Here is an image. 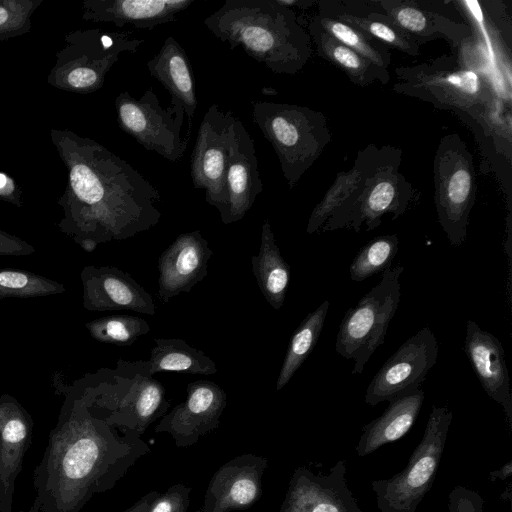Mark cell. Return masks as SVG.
Listing matches in <instances>:
<instances>
[{"instance_id":"6da1fadb","label":"cell","mask_w":512,"mask_h":512,"mask_svg":"<svg viewBox=\"0 0 512 512\" xmlns=\"http://www.w3.org/2000/svg\"><path fill=\"white\" fill-rule=\"evenodd\" d=\"M50 138L68 173L58 227L86 252L158 224L160 194L128 162L69 129L53 128Z\"/></svg>"},{"instance_id":"7a4b0ae2","label":"cell","mask_w":512,"mask_h":512,"mask_svg":"<svg viewBox=\"0 0 512 512\" xmlns=\"http://www.w3.org/2000/svg\"><path fill=\"white\" fill-rule=\"evenodd\" d=\"M140 436L108 424L85 389L68 396L33 473L41 512H80L93 496L111 490L150 452Z\"/></svg>"},{"instance_id":"3957f363","label":"cell","mask_w":512,"mask_h":512,"mask_svg":"<svg viewBox=\"0 0 512 512\" xmlns=\"http://www.w3.org/2000/svg\"><path fill=\"white\" fill-rule=\"evenodd\" d=\"M204 26L231 49L241 47L277 74H296L312 54L309 33L276 0H226Z\"/></svg>"},{"instance_id":"277c9868","label":"cell","mask_w":512,"mask_h":512,"mask_svg":"<svg viewBox=\"0 0 512 512\" xmlns=\"http://www.w3.org/2000/svg\"><path fill=\"white\" fill-rule=\"evenodd\" d=\"M252 119L271 143L290 188L297 184L330 142L326 118L308 107L254 101Z\"/></svg>"},{"instance_id":"5b68a950","label":"cell","mask_w":512,"mask_h":512,"mask_svg":"<svg viewBox=\"0 0 512 512\" xmlns=\"http://www.w3.org/2000/svg\"><path fill=\"white\" fill-rule=\"evenodd\" d=\"M131 31L77 29L64 36L47 83L52 87L88 94L99 90L124 52L135 53L144 42Z\"/></svg>"},{"instance_id":"8992f818","label":"cell","mask_w":512,"mask_h":512,"mask_svg":"<svg viewBox=\"0 0 512 512\" xmlns=\"http://www.w3.org/2000/svg\"><path fill=\"white\" fill-rule=\"evenodd\" d=\"M114 382L87 387L92 409L108 424L142 435L170 407L165 388L149 373L147 361L119 360Z\"/></svg>"},{"instance_id":"52a82bcc","label":"cell","mask_w":512,"mask_h":512,"mask_svg":"<svg viewBox=\"0 0 512 512\" xmlns=\"http://www.w3.org/2000/svg\"><path fill=\"white\" fill-rule=\"evenodd\" d=\"M452 418L448 407L434 405L405 468L389 479L371 482L381 512H416L434 483Z\"/></svg>"},{"instance_id":"ba28073f","label":"cell","mask_w":512,"mask_h":512,"mask_svg":"<svg viewBox=\"0 0 512 512\" xmlns=\"http://www.w3.org/2000/svg\"><path fill=\"white\" fill-rule=\"evenodd\" d=\"M403 270V266H396L384 271L380 282L346 312L340 323L335 349L343 358L354 360L352 374L362 373L372 354L385 341L400 302Z\"/></svg>"},{"instance_id":"9c48e42d","label":"cell","mask_w":512,"mask_h":512,"mask_svg":"<svg viewBox=\"0 0 512 512\" xmlns=\"http://www.w3.org/2000/svg\"><path fill=\"white\" fill-rule=\"evenodd\" d=\"M398 163L391 151L380 150L358 193L331 215L322 231L347 227L359 232L363 223L372 230L380 225L384 214L393 213V220L402 215L412 189L399 172Z\"/></svg>"},{"instance_id":"30bf717a","label":"cell","mask_w":512,"mask_h":512,"mask_svg":"<svg viewBox=\"0 0 512 512\" xmlns=\"http://www.w3.org/2000/svg\"><path fill=\"white\" fill-rule=\"evenodd\" d=\"M401 82L394 89L463 113L482 115L491 100L489 87L473 69L453 67L441 59L414 67L396 68Z\"/></svg>"},{"instance_id":"8fae6325","label":"cell","mask_w":512,"mask_h":512,"mask_svg":"<svg viewBox=\"0 0 512 512\" xmlns=\"http://www.w3.org/2000/svg\"><path fill=\"white\" fill-rule=\"evenodd\" d=\"M472 156L458 135L441 140L434 161L435 204L438 221L451 245L466 239L475 199Z\"/></svg>"},{"instance_id":"7c38bea8","label":"cell","mask_w":512,"mask_h":512,"mask_svg":"<svg viewBox=\"0 0 512 512\" xmlns=\"http://www.w3.org/2000/svg\"><path fill=\"white\" fill-rule=\"evenodd\" d=\"M114 104L120 128L146 150L172 162L183 157L188 138L181 136L185 110L177 98L171 97L169 106L163 108L152 89L140 98L124 91Z\"/></svg>"},{"instance_id":"4fadbf2b","label":"cell","mask_w":512,"mask_h":512,"mask_svg":"<svg viewBox=\"0 0 512 512\" xmlns=\"http://www.w3.org/2000/svg\"><path fill=\"white\" fill-rule=\"evenodd\" d=\"M236 118L212 104L201 121L191 155V178L195 188L203 189L205 200L217 210L223 200L226 167L235 138Z\"/></svg>"},{"instance_id":"5bb4252c","label":"cell","mask_w":512,"mask_h":512,"mask_svg":"<svg viewBox=\"0 0 512 512\" xmlns=\"http://www.w3.org/2000/svg\"><path fill=\"white\" fill-rule=\"evenodd\" d=\"M439 347L434 333L424 327L407 339L382 365L366 389L365 402L375 406L418 388L435 365Z\"/></svg>"},{"instance_id":"9a60e30c","label":"cell","mask_w":512,"mask_h":512,"mask_svg":"<svg viewBox=\"0 0 512 512\" xmlns=\"http://www.w3.org/2000/svg\"><path fill=\"white\" fill-rule=\"evenodd\" d=\"M186 398L166 413L155 427L156 433L171 435L178 448L190 447L220 425L227 405L225 391L214 382L198 380L186 387Z\"/></svg>"},{"instance_id":"2e32d148","label":"cell","mask_w":512,"mask_h":512,"mask_svg":"<svg viewBox=\"0 0 512 512\" xmlns=\"http://www.w3.org/2000/svg\"><path fill=\"white\" fill-rule=\"evenodd\" d=\"M279 512H363L346 481V461L326 473L295 469Z\"/></svg>"},{"instance_id":"e0dca14e","label":"cell","mask_w":512,"mask_h":512,"mask_svg":"<svg viewBox=\"0 0 512 512\" xmlns=\"http://www.w3.org/2000/svg\"><path fill=\"white\" fill-rule=\"evenodd\" d=\"M268 460L242 454L224 463L213 474L203 503L195 512H233L253 506L262 496V477Z\"/></svg>"},{"instance_id":"ac0fdd59","label":"cell","mask_w":512,"mask_h":512,"mask_svg":"<svg viewBox=\"0 0 512 512\" xmlns=\"http://www.w3.org/2000/svg\"><path fill=\"white\" fill-rule=\"evenodd\" d=\"M262 191L254 140L239 118L224 178L223 200L218 210L223 224L241 220Z\"/></svg>"},{"instance_id":"d6986e66","label":"cell","mask_w":512,"mask_h":512,"mask_svg":"<svg viewBox=\"0 0 512 512\" xmlns=\"http://www.w3.org/2000/svg\"><path fill=\"white\" fill-rule=\"evenodd\" d=\"M80 279L83 306L89 311L131 310L154 316L156 305L150 293L129 273L112 266H84Z\"/></svg>"},{"instance_id":"ffe728a7","label":"cell","mask_w":512,"mask_h":512,"mask_svg":"<svg viewBox=\"0 0 512 512\" xmlns=\"http://www.w3.org/2000/svg\"><path fill=\"white\" fill-rule=\"evenodd\" d=\"M213 251L199 230L179 234L158 260L157 298L167 303L180 293H188L208 274Z\"/></svg>"},{"instance_id":"44dd1931","label":"cell","mask_w":512,"mask_h":512,"mask_svg":"<svg viewBox=\"0 0 512 512\" xmlns=\"http://www.w3.org/2000/svg\"><path fill=\"white\" fill-rule=\"evenodd\" d=\"M33 420L11 395L0 396V512H12L15 483L30 447Z\"/></svg>"},{"instance_id":"7402d4cb","label":"cell","mask_w":512,"mask_h":512,"mask_svg":"<svg viewBox=\"0 0 512 512\" xmlns=\"http://www.w3.org/2000/svg\"><path fill=\"white\" fill-rule=\"evenodd\" d=\"M463 351L487 395L500 404L512 429V395L504 348L493 334L467 321Z\"/></svg>"},{"instance_id":"603a6c76","label":"cell","mask_w":512,"mask_h":512,"mask_svg":"<svg viewBox=\"0 0 512 512\" xmlns=\"http://www.w3.org/2000/svg\"><path fill=\"white\" fill-rule=\"evenodd\" d=\"M195 0H84L81 18L94 23H111L151 30L175 21L177 14Z\"/></svg>"},{"instance_id":"cb8c5ba5","label":"cell","mask_w":512,"mask_h":512,"mask_svg":"<svg viewBox=\"0 0 512 512\" xmlns=\"http://www.w3.org/2000/svg\"><path fill=\"white\" fill-rule=\"evenodd\" d=\"M380 10H373L388 16L420 45L438 38L459 45L471 37L470 28L435 11L419 7L415 1L382 0L376 2Z\"/></svg>"},{"instance_id":"d4e9b609","label":"cell","mask_w":512,"mask_h":512,"mask_svg":"<svg viewBox=\"0 0 512 512\" xmlns=\"http://www.w3.org/2000/svg\"><path fill=\"white\" fill-rule=\"evenodd\" d=\"M424 399V391L418 388L390 401L386 410L363 428L356 446L358 456H368L402 438L415 423Z\"/></svg>"},{"instance_id":"484cf974","label":"cell","mask_w":512,"mask_h":512,"mask_svg":"<svg viewBox=\"0 0 512 512\" xmlns=\"http://www.w3.org/2000/svg\"><path fill=\"white\" fill-rule=\"evenodd\" d=\"M147 68L171 97L181 102L191 120L198 105L195 80L189 58L174 37L166 38L158 53L147 62Z\"/></svg>"},{"instance_id":"4316f807","label":"cell","mask_w":512,"mask_h":512,"mask_svg":"<svg viewBox=\"0 0 512 512\" xmlns=\"http://www.w3.org/2000/svg\"><path fill=\"white\" fill-rule=\"evenodd\" d=\"M251 265L265 300L273 309L280 310L290 283L291 268L282 257L267 220L262 225L259 251L252 256Z\"/></svg>"},{"instance_id":"83f0119b","label":"cell","mask_w":512,"mask_h":512,"mask_svg":"<svg viewBox=\"0 0 512 512\" xmlns=\"http://www.w3.org/2000/svg\"><path fill=\"white\" fill-rule=\"evenodd\" d=\"M379 152L380 150L370 146L359 153L353 168L337 174L334 183L315 206L309 217L306 228L308 234L322 228L336 210L358 193L365 178L376 163Z\"/></svg>"},{"instance_id":"f1b7e54d","label":"cell","mask_w":512,"mask_h":512,"mask_svg":"<svg viewBox=\"0 0 512 512\" xmlns=\"http://www.w3.org/2000/svg\"><path fill=\"white\" fill-rule=\"evenodd\" d=\"M308 29L319 56L339 67L353 83L368 86L377 81L386 84L390 80L388 72L380 70L372 62L338 42L314 21L311 20Z\"/></svg>"},{"instance_id":"f546056e","label":"cell","mask_w":512,"mask_h":512,"mask_svg":"<svg viewBox=\"0 0 512 512\" xmlns=\"http://www.w3.org/2000/svg\"><path fill=\"white\" fill-rule=\"evenodd\" d=\"M155 346L147 361L150 375L171 371L199 375H213L217 372L215 362L203 351L190 346L179 338L154 339Z\"/></svg>"},{"instance_id":"4dcf8cb0","label":"cell","mask_w":512,"mask_h":512,"mask_svg":"<svg viewBox=\"0 0 512 512\" xmlns=\"http://www.w3.org/2000/svg\"><path fill=\"white\" fill-rule=\"evenodd\" d=\"M324 4L328 7H320L321 11L361 29L387 47L395 48L412 57L420 54V45L414 38L385 14L373 10L368 14H357L332 8L326 2Z\"/></svg>"},{"instance_id":"1f68e13d","label":"cell","mask_w":512,"mask_h":512,"mask_svg":"<svg viewBox=\"0 0 512 512\" xmlns=\"http://www.w3.org/2000/svg\"><path fill=\"white\" fill-rule=\"evenodd\" d=\"M329 306L330 302L325 300L310 312L294 331L276 381L277 391L284 388L313 351L324 326Z\"/></svg>"},{"instance_id":"d6a6232c","label":"cell","mask_w":512,"mask_h":512,"mask_svg":"<svg viewBox=\"0 0 512 512\" xmlns=\"http://www.w3.org/2000/svg\"><path fill=\"white\" fill-rule=\"evenodd\" d=\"M312 21L338 42L354 50L380 70L388 72L391 63V52L385 44L361 29L338 20L321 10Z\"/></svg>"},{"instance_id":"836d02e7","label":"cell","mask_w":512,"mask_h":512,"mask_svg":"<svg viewBox=\"0 0 512 512\" xmlns=\"http://www.w3.org/2000/svg\"><path fill=\"white\" fill-rule=\"evenodd\" d=\"M398 247L399 238L396 234L382 235L367 242L349 267L351 279L361 282L391 268Z\"/></svg>"},{"instance_id":"e575fe53","label":"cell","mask_w":512,"mask_h":512,"mask_svg":"<svg viewBox=\"0 0 512 512\" xmlns=\"http://www.w3.org/2000/svg\"><path fill=\"white\" fill-rule=\"evenodd\" d=\"M85 327L93 339L119 346H130L150 332L148 322L133 315L105 316L87 322Z\"/></svg>"},{"instance_id":"d590c367","label":"cell","mask_w":512,"mask_h":512,"mask_svg":"<svg viewBox=\"0 0 512 512\" xmlns=\"http://www.w3.org/2000/svg\"><path fill=\"white\" fill-rule=\"evenodd\" d=\"M66 291L62 283L21 269H0V299L33 298Z\"/></svg>"},{"instance_id":"8d00e7d4","label":"cell","mask_w":512,"mask_h":512,"mask_svg":"<svg viewBox=\"0 0 512 512\" xmlns=\"http://www.w3.org/2000/svg\"><path fill=\"white\" fill-rule=\"evenodd\" d=\"M43 0H0V43L27 34Z\"/></svg>"},{"instance_id":"74e56055","label":"cell","mask_w":512,"mask_h":512,"mask_svg":"<svg viewBox=\"0 0 512 512\" xmlns=\"http://www.w3.org/2000/svg\"><path fill=\"white\" fill-rule=\"evenodd\" d=\"M191 488L183 483L170 486L151 503L147 512H187Z\"/></svg>"},{"instance_id":"f35d334b","label":"cell","mask_w":512,"mask_h":512,"mask_svg":"<svg viewBox=\"0 0 512 512\" xmlns=\"http://www.w3.org/2000/svg\"><path fill=\"white\" fill-rule=\"evenodd\" d=\"M448 512H484V500L477 491L457 485L448 495Z\"/></svg>"},{"instance_id":"ab89813d","label":"cell","mask_w":512,"mask_h":512,"mask_svg":"<svg viewBox=\"0 0 512 512\" xmlns=\"http://www.w3.org/2000/svg\"><path fill=\"white\" fill-rule=\"evenodd\" d=\"M35 252V248L23 239L0 230V256H27Z\"/></svg>"},{"instance_id":"60d3db41","label":"cell","mask_w":512,"mask_h":512,"mask_svg":"<svg viewBox=\"0 0 512 512\" xmlns=\"http://www.w3.org/2000/svg\"><path fill=\"white\" fill-rule=\"evenodd\" d=\"M0 200L22 207L21 190L16 181L0 171Z\"/></svg>"},{"instance_id":"b9f144b4","label":"cell","mask_w":512,"mask_h":512,"mask_svg":"<svg viewBox=\"0 0 512 512\" xmlns=\"http://www.w3.org/2000/svg\"><path fill=\"white\" fill-rule=\"evenodd\" d=\"M159 494L158 491L152 490L122 512H147L149 506Z\"/></svg>"},{"instance_id":"7bdbcfd3","label":"cell","mask_w":512,"mask_h":512,"mask_svg":"<svg viewBox=\"0 0 512 512\" xmlns=\"http://www.w3.org/2000/svg\"><path fill=\"white\" fill-rule=\"evenodd\" d=\"M512 475V462L508 461L506 464H504L502 467H500L498 470L491 471L489 473V479L490 481L495 480H506L509 479Z\"/></svg>"},{"instance_id":"ee69618b","label":"cell","mask_w":512,"mask_h":512,"mask_svg":"<svg viewBox=\"0 0 512 512\" xmlns=\"http://www.w3.org/2000/svg\"><path fill=\"white\" fill-rule=\"evenodd\" d=\"M20 512H24L21 510ZM26 512H41L39 504L36 499L33 500L32 504L30 505L29 509Z\"/></svg>"},{"instance_id":"f6af8a7d","label":"cell","mask_w":512,"mask_h":512,"mask_svg":"<svg viewBox=\"0 0 512 512\" xmlns=\"http://www.w3.org/2000/svg\"><path fill=\"white\" fill-rule=\"evenodd\" d=\"M262 93L264 95H275V94H277V91L275 89H273V88H266L265 87V88L262 89Z\"/></svg>"}]
</instances>
